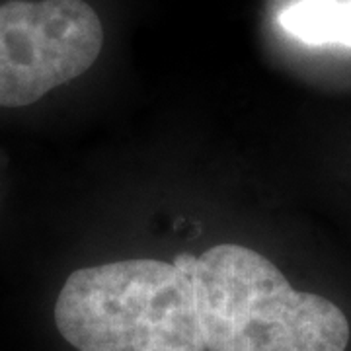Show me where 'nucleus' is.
<instances>
[{
    "label": "nucleus",
    "mask_w": 351,
    "mask_h": 351,
    "mask_svg": "<svg viewBox=\"0 0 351 351\" xmlns=\"http://www.w3.org/2000/svg\"><path fill=\"white\" fill-rule=\"evenodd\" d=\"M205 351H346L350 322L332 301L295 291L252 248L219 244L191 258Z\"/></svg>",
    "instance_id": "nucleus-1"
},
{
    "label": "nucleus",
    "mask_w": 351,
    "mask_h": 351,
    "mask_svg": "<svg viewBox=\"0 0 351 351\" xmlns=\"http://www.w3.org/2000/svg\"><path fill=\"white\" fill-rule=\"evenodd\" d=\"M191 256L76 269L55 302V324L78 351H205Z\"/></svg>",
    "instance_id": "nucleus-2"
},
{
    "label": "nucleus",
    "mask_w": 351,
    "mask_h": 351,
    "mask_svg": "<svg viewBox=\"0 0 351 351\" xmlns=\"http://www.w3.org/2000/svg\"><path fill=\"white\" fill-rule=\"evenodd\" d=\"M104 27L84 0H10L0 6V108H22L86 73Z\"/></svg>",
    "instance_id": "nucleus-3"
},
{
    "label": "nucleus",
    "mask_w": 351,
    "mask_h": 351,
    "mask_svg": "<svg viewBox=\"0 0 351 351\" xmlns=\"http://www.w3.org/2000/svg\"><path fill=\"white\" fill-rule=\"evenodd\" d=\"M279 24L308 45L351 47V0H299L279 14Z\"/></svg>",
    "instance_id": "nucleus-4"
}]
</instances>
